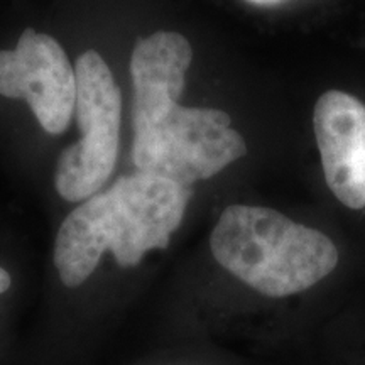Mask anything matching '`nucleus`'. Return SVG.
Instances as JSON below:
<instances>
[{
  "label": "nucleus",
  "mask_w": 365,
  "mask_h": 365,
  "mask_svg": "<svg viewBox=\"0 0 365 365\" xmlns=\"http://www.w3.org/2000/svg\"><path fill=\"white\" fill-rule=\"evenodd\" d=\"M191 58L188 39L171 31L140 39L130 58L135 168L182 186L218 175L247 153L228 113L178 102Z\"/></svg>",
  "instance_id": "nucleus-1"
},
{
  "label": "nucleus",
  "mask_w": 365,
  "mask_h": 365,
  "mask_svg": "<svg viewBox=\"0 0 365 365\" xmlns=\"http://www.w3.org/2000/svg\"><path fill=\"white\" fill-rule=\"evenodd\" d=\"M190 198V186L137 171L85 200L56 235L54 264L63 284H83L105 250H110L118 266L132 267L149 250L166 249Z\"/></svg>",
  "instance_id": "nucleus-2"
},
{
  "label": "nucleus",
  "mask_w": 365,
  "mask_h": 365,
  "mask_svg": "<svg viewBox=\"0 0 365 365\" xmlns=\"http://www.w3.org/2000/svg\"><path fill=\"white\" fill-rule=\"evenodd\" d=\"M210 247L223 269L271 298L303 293L339 264L330 237L276 210L249 205L223 210Z\"/></svg>",
  "instance_id": "nucleus-3"
},
{
  "label": "nucleus",
  "mask_w": 365,
  "mask_h": 365,
  "mask_svg": "<svg viewBox=\"0 0 365 365\" xmlns=\"http://www.w3.org/2000/svg\"><path fill=\"white\" fill-rule=\"evenodd\" d=\"M76 103L83 137L61 153L54 186L66 202H85L110 178L120 143L122 97L102 54L85 51L75 65Z\"/></svg>",
  "instance_id": "nucleus-4"
},
{
  "label": "nucleus",
  "mask_w": 365,
  "mask_h": 365,
  "mask_svg": "<svg viewBox=\"0 0 365 365\" xmlns=\"http://www.w3.org/2000/svg\"><path fill=\"white\" fill-rule=\"evenodd\" d=\"M0 95L24 98L48 134L66 130L75 112L76 75L53 36L26 29L14 49H0Z\"/></svg>",
  "instance_id": "nucleus-5"
},
{
  "label": "nucleus",
  "mask_w": 365,
  "mask_h": 365,
  "mask_svg": "<svg viewBox=\"0 0 365 365\" xmlns=\"http://www.w3.org/2000/svg\"><path fill=\"white\" fill-rule=\"evenodd\" d=\"M313 127L328 188L345 207L365 208V105L327 91L314 105Z\"/></svg>",
  "instance_id": "nucleus-6"
},
{
  "label": "nucleus",
  "mask_w": 365,
  "mask_h": 365,
  "mask_svg": "<svg viewBox=\"0 0 365 365\" xmlns=\"http://www.w3.org/2000/svg\"><path fill=\"white\" fill-rule=\"evenodd\" d=\"M11 282L12 279L11 276H9V272L4 267H0V294L6 293L9 287H11Z\"/></svg>",
  "instance_id": "nucleus-7"
},
{
  "label": "nucleus",
  "mask_w": 365,
  "mask_h": 365,
  "mask_svg": "<svg viewBox=\"0 0 365 365\" xmlns=\"http://www.w3.org/2000/svg\"><path fill=\"white\" fill-rule=\"evenodd\" d=\"M250 4H255V6H276V4L284 2V0H247Z\"/></svg>",
  "instance_id": "nucleus-8"
}]
</instances>
